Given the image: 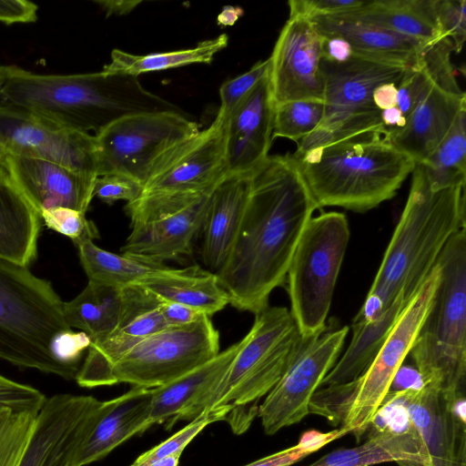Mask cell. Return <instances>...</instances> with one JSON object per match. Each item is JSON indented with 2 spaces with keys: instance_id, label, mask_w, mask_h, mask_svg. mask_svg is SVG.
Returning <instances> with one entry per match:
<instances>
[{
  "instance_id": "49",
  "label": "cell",
  "mask_w": 466,
  "mask_h": 466,
  "mask_svg": "<svg viewBox=\"0 0 466 466\" xmlns=\"http://www.w3.org/2000/svg\"><path fill=\"white\" fill-rule=\"evenodd\" d=\"M158 309L168 328L189 325L207 316L193 308L161 300Z\"/></svg>"
},
{
  "instance_id": "36",
  "label": "cell",
  "mask_w": 466,
  "mask_h": 466,
  "mask_svg": "<svg viewBox=\"0 0 466 466\" xmlns=\"http://www.w3.org/2000/svg\"><path fill=\"white\" fill-rule=\"evenodd\" d=\"M466 109L460 112L451 128L428 157L424 167L431 188L438 191L465 185Z\"/></svg>"
},
{
  "instance_id": "54",
  "label": "cell",
  "mask_w": 466,
  "mask_h": 466,
  "mask_svg": "<svg viewBox=\"0 0 466 466\" xmlns=\"http://www.w3.org/2000/svg\"><path fill=\"white\" fill-rule=\"evenodd\" d=\"M243 10L233 6H226L218 15V21L224 25H233L242 15Z\"/></svg>"
},
{
  "instance_id": "29",
  "label": "cell",
  "mask_w": 466,
  "mask_h": 466,
  "mask_svg": "<svg viewBox=\"0 0 466 466\" xmlns=\"http://www.w3.org/2000/svg\"><path fill=\"white\" fill-rule=\"evenodd\" d=\"M161 301L182 304L211 317L230 299L216 273L199 266L167 268L137 283Z\"/></svg>"
},
{
  "instance_id": "47",
  "label": "cell",
  "mask_w": 466,
  "mask_h": 466,
  "mask_svg": "<svg viewBox=\"0 0 466 466\" xmlns=\"http://www.w3.org/2000/svg\"><path fill=\"white\" fill-rule=\"evenodd\" d=\"M365 0H290L289 15L310 18L316 15H337L359 9Z\"/></svg>"
},
{
  "instance_id": "27",
  "label": "cell",
  "mask_w": 466,
  "mask_h": 466,
  "mask_svg": "<svg viewBox=\"0 0 466 466\" xmlns=\"http://www.w3.org/2000/svg\"><path fill=\"white\" fill-rule=\"evenodd\" d=\"M250 174H229L211 192L202 233V260L217 273L238 233L245 208Z\"/></svg>"
},
{
  "instance_id": "31",
  "label": "cell",
  "mask_w": 466,
  "mask_h": 466,
  "mask_svg": "<svg viewBox=\"0 0 466 466\" xmlns=\"http://www.w3.org/2000/svg\"><path fill=\"white\" fill-rule=\"evenodd\" d=\"M409 301L400 293L377 319L353 321L350 346L325 376L320 387L344 384L358 379L373 360Z\"/></svg>"
},
{
  "instance_id": "15",
  "label": "cell",
  "mask_w": 466,
  "mask_h": 466,
  "mask_svg": "<svg viewBox=\"0 0 466 466\" xmlns=\"http://www.w3.org/2000/svg\"><path fill=\"white\" fill-rule=\"evenodd\" d=\"M0 143L8 155L53 162L97 177L94 135L0 104Z\"/></svg>"
},
{
  "instance_id": "41",
  "label": "cell",
  "mask_w": 466,
  "mask_h": 466,
  "mask_svg": "<svg viewBox=\"0 0 466 466\" xmlns=\"http://www.w3.org/2000/svg\"><path fill=\"white\" fill-rule=\"evenodd\" d=\"M46 226L69 238L76 245L99 237L97 228L86 213L67 208H56L40 214Z\"/></svg>"
},
{
  "instance_id": "11",
  "label": "cell",
  "mask_w": 466,
  "mask_h": 466,
  "mask_svg": "<svg viewBox=\"0 0 466 466\" xmlns=\"http://www.w3.org/2000/svg\"><path fill=\"white\" fill-rule=\"evenodd\" d=\"M219 353V334L210 317L161 329L132 347L104 372L97 387L127 383L153 389L208 362Z\"/></svg>"
},
{
  "instance_id": "4",
  "label": "cell",
  "mask_w": 466,
  "mask_h": 466,
  "mask_svg": "<svg viewBox=\"0 0 466 466\" xmlns=\"http://www.w3.org/2000/svg\"><path fill=\"white\" fill-rule=\"evenodd\" d=\"M319 208L365 212L395 196L416 163L382 133L292 154Z\"/></svg>"
},
{
  "instance_id": "18",
  "label": "cell",
  "mask_w": 466,
  "mask_h": 466,
  "mask_svg": "<svg viewBox=\"0 0 466 466\" xmlns=\"http://www.w3.org/2000/svg\"><path fill=\"white\" fill-rule=\"evenodd\" d=\"M322 36L309 18L289 15L268 57L274 105L295 100H324Z\"/></svg>"
},
{
  "instance_id": "25",
  "label": "cell",
  "mask_w": 466,
  "mask_h": 466,
  "mask_svg": "<svg viewBox=\"0 0 466 466\" xmlns=\"http://www.w3.org/2000/svg\"><path fill=\"white\" fill-rule=\"evenodd\" d=\"M241 346V340L189 372L152 389L147 429L167 422L192 420L208 402Z\"/></svg>"
},
{
  "instance_id": "22",
  "label": "cell",
  "mask_w": 466,
  "mask_h": 466,
  "mask_svg": "<svg viewBox=\"0 0 466 466\" xmlns=\"http://www.w3.org/2000/svg\"><path fill=\"white\" fill-rule=\"evenodd\" d=\"M3 167L39 216L56 208L86 213L94 198L96 177L64 166L7 154Z\"/></svg>"
},
{
  "instance_id": "13",
  "label": "cell",
  "mask_w": 466,
  "mask_h": 466,
  "mask_svg": "<svg viewBox=\"0 0 466 466\" xmlns=\"http://www.w3.org/2000/svg\"><path fill=\"white\" fill-rule=\"evenodd\" d=\"M427 50L431 65V81L404 126L384 136L416 164L428 158L448 134L460 112L466 109V95L458 84L451 63L454 52L451 41L442 38L427 45Z\"/></svg>"
},
{
  "instance_id": "26",
  "label": "cell",
  "mask_w": 466,
  "mask_h": 466,
  "mask_svg": "<svg viewBox=\"0 0 466 466\" xmlns=\"http://www.w3.org/2000/svg\"><path fill=\"white\" fill-rule=\"evenodd\" d=\"M210 194L182 210L132 225L122 254L156 265L189 255L202 230Z\"/></svg>"
},
{
  "instance_id": "32",
  "label": "cell",
  "mask_w": 466,
  "mask_h": 466,
  "mask_svg": "<svg viewBox=\"0 0 466 466\" xmlns=\"http://www.w3.org/2000/svg\"><path fill=\"white\" fill-rule=\"evenodd\" d=\"M337 15L372 24L427 45L439 41L435 0H365L359 9Z\"/></svg>"
},
{
  "instance_id": "52",
  "label": "cell",
  "mask_w": 466,
  "mask_h": 466,
  "mask_svg": "<svg viewBox=\"0 0 466 466\" xmlns=\"http://www.w3.org/2000/svg\"><path fill=\"white\" fill-rule=\"evenodd\" d=\"M106 11V15H122L131 12L141 1H96Z\"/></svg>"
},
{
  "instance_id": "17",
  "label": "cell",
  "mask_w": 466,
  "mask_h": 466,
  "mask_svg": "<svg viewBox=\"0 0 466 466\" xmlns=\"http://www.w3.org/2000/svg\"><path fill=\"white\" fill-rule=\"evenodd\" d=\"M390 392L406 410L429 466H466L465 396L453 398L427 385Z\"/></svg>"
},
{
  "instance_id": "43",
  "label": "cell",
  "mask_w": 466,
  "mask_h": 466,
  "mask_svg": "<svg viewBox=\"0 0 466 466\" xmlns=\"http://www.w3.org/2000/svg\"><path fill=\"white\" fill-rule=\"evenodd\" d=\"M435 15L439 40L449 38L454 52L460 53L466 39V2L464 0H435Z\"/></svg>"
},
{
  "instance_id": "24",
  "label": "cell",
  "mask_w": 466,
  "mask_h": 466,
  "mask_svg": "<svg viewBox=\"0 0 466 466\" xmlns=\"http://www.w3.org/2000/svg\"><path fill=\"white\" fill-rule=\"evenodd\" d=\"M152 389L132 387L124 394L100 401L89 417L70 466L99 461L135 435L146 431Z\"/></svg>"
},
{
  "instance_id": "7",
  "label": "cell",
  "mask_w": 466,
  "mask_h": 466,
  "mask_svg": "<svg viewBox=\"0 0 466 466\" xmlns=\"http://www.w3.org/2000/svg\"><path fill=\"white\" fill-rule=\"evenodd\" d=\"M441 277L436 262L405 306L367 370L356 380L318 390L312 412L325 417L332 426L341 425L357 441L369 429L391 383L410 352L431 307Z\"/></svg>"
},
{
  "instance_id": "1",
  "label": "cell",
  "mask_w": 466,
  "mask_h": 466,
  "mask_svg": "<svg viewBox=\"0 0 466 466\" xmlns=\"http://www.w3.org/2000/svg\"><path fill=\"white\" fill-rule=\"evenodd\" d=\"M318 208L293 155L268 156L251 172L238 233L216 273L230 305L254 314L268 306Z\"/></svg>"
},
{
  "instance_id": "56",
  "label": "cell",
  "mask_w": 466,
  "mask_h": 466,
  "mask_svg": "<svg viewBox=\"0 0 466 466\" xmlns=\"http://www.w3.org/2000/svg\"><path fill=\"white\" fill-rule=\"evenodd\" d=\"M13 66L0 65V92L11 76Z\"/></svg>"
},
{
  "instance_id": "20",
  "label": "cell",
  "mask_w": 466,
  "mask_h": 466,
  "mask_svg": "<svg viewBox=\"0 0 466 466\" xmlns=\"http://www.w3.org/2000/svg\"><path fill=\"white\" fill-rule=\"evenodd\" d=\"M100 400L58 394L46 400L19 466H70L86 421Z\"/></svg>"
},
{
  "instance_id": "30",
  "label": "cell",
  "mask_w": 466,
  "mask_h": 466,
  "mask_svg": "<svg viewBox=\"0 0 466 466\" xmlns=\"http://www.w3.org/2000/svg\"><path fill=\"white\" fill-rule=\"evenodd\" d=\"M40 218L0 168V258L28 267L36 258Z\"/></svg>"
},
{
  "instance_id": "44",
  "label": "cell",
  "mask_w": 466,
  "mask_h": 466,
  "mask_svg": "<svg viewBox=\"0 0 466 466\" xmlns=\"http://www.w3.org/2000/svg\"><path fill=\"white\" fill-rule=\"evenodd\" d=\"M46 400L37 389L0 375V410L37 414Z\"/></svg>"
},
{
  "instance_id": "10",
  "label": "cell",
  "mask_w": 466,
  "mask_h": 466,
  "mask_svg": "<svg viewBox=\"0 0 466 466\" xmlns=\"http://www.w3.org/2000/svg\"><path fill=\"white\" fill-rule=\"evenodd\" d=\"M350 239L343 213L312 217L306 225L287 272L289 310L302 338L326 327L336 281Z\"/></svg>"
},
{
  "instance_id": "38",
  "label": "cell",
  "mask_w": 466,
  "mask_h": 466,
  "mask_svg": "<svg viewBox=\"0 0 466 466\" xmlns=\"http://www.w3.org/2000/svg\"><path fill=\"white\" fill-rule=\"evenodd\" d=\"M37 414L0 410V466H19Z\"/></svg>"
},
{
  "instance_id": "45",
  "label": "cell",
  "mask_w": 466,
  "mask_h": 466,
  "mask_svg": "<svg viewBox=\"0 0 466 466\" xmlns=\"http://www.w3.org/2000/svg\"><path fill=\"white\" fill-rule=\"evenodd\" d=\"M143 192V186L137 180L122 174H106L96 178L93 196L112 205L117 200L131 202Z\"/></svg>"
},
{
  "instance_id": "21",
  "label": "cell",
  "mask_w": 466,
  "mask_h": 466,
  "mask_svg": "<svg viewBox=\"0 0 466 466\" xmlns=\"http://www.w3.org/2000/svg\"><path fill=\"white\" fill-rule=\"evenodd\" d=\"M125 309L118 326L91 342L75 378L84 388H96L108 367L147 337L168 328L159 311L160 300L137 284L124 288Z\"/></svg>"
},
{
  "instance_id": "12",
  "label": "cell",
  "mask_w": 466,
  "mask_h": 466,
  "mask_svg": "<svg viewBox=\"0 0 466 466\" xmlns=\"http://www.w3.org/2000/svg\"><path fill=\"white\" fill-rule=\"evenodd\" d=\"M199 130L186 113H143L121 118L95 136L97 177L122 174L144 186L155 161Z\"/></svg>"
},
{
  "instance_id": "42",
  "label": "cell",
  "mask_w": 466,
  "mask_h": 466,
  "mask_svg": "<svg viewBox=\"0 0 466 466\" xmlns=\"http://www.w3.org/2000/svg\"><path fill=\"white\" fill-rule=\"evenodd\" d=\"M269 58L255 64L248 71L226 81L219 88L220 107L217 116L226 120L230 112L269 73Z\"/></svg>"
},
{
  "instance_id": "19",
  "label": "cell",
  "mask_w": 466,
  "mask_h": 466,
  "mask_svg": "<svg viewBox=\"0 0 466 466\" xmlns=\"http://www.w3.org/2000/svg\"><path fill=\"white\" fill-rule=\"evenodd\" d=\"M364 443L323 455L308 466H372L395 461L400 466H429V460L402 405H381Z\"/></svg>"
},
{
  "instance_id": "57",
  "label": "cell",
  "mask_w": 466,
  "mask_h": 466,
  "mask_svg": "<svg viewBox=\"0 0 466 466\" xmlns=\"http://www.w3.org/2000/svg\"><path fill=\"white\" fill-rule=\"evenodd\" d=\"M6 151L5 149L4 148L3 145L0 143V168L4 167L3 165H4V162H5V159L6 157Z\"/></svg>"
},
{
  "instance_id": "16",
  "label": "cell",
  "mask_w": 466,
  "mask_h": 466,
  "mask_svg": "<svg viewBox=\"0 0 466 466\" xmlns=\"http://www.w3.org/2000/svg\"><path fill=\"white\" fill-rule=\"evenodd\" d=\"M228 175L225 120L216 116L208 127L176 144L155 161L142 193L210 194Z\"/></svg>"
},
{
  "instance_id": "9",
  "label": "cell",
  "mask_w": 466,
  "mask_h": 466,
  "mask_svg": "<svg viewBox=\"0 0 466 466\" xmlns=\"http://www.w3.org/2000/svg\"><path fill=\"white\" fill-rule=\"evenodd\" d=\"M407 66L355 53L341 64L322 59L324 116L318 127L298 142L294 154L375 133L385 136L372 94L381 84H399Z\"/></svg>"
},
{
  "instance_id": "8",
  "label": "cell",
  "mask_w": 466,
  "mask_h": 466,
  "mask_svg": "<svg viewBox=\"0 0 466 466\" xmlns=\"http://www.w3.org/2000/svg\"><path fill=\"white\" fill-rule=\"evenodd\" d=\"M301 336L285 307L269 305L254 323L214 391L206 410H224L235 433L248 429L258 416V401L276 385Z\"/></svg>"
},
{
  "instance_id": "48",
  "label": "cell",
  "mask_w": 466,
  "mask_h": 466,
  "mask_svg": "<svg viewBox=\"0 0 466 466\" xmlns=\"http://www.w3.org/2000/svg\"><path fill=\"white\" fill-rule=\"evenodd\" d=\"M37 5L26 0H0V22L6 25L33 23L37 19Z\"/></svg>"
},
{
  "instance_id": "3",
  "label": "cell",
  "mask_w": 466,
  "mask_h": 466,
  "mask_svg": "<svg viewBox=\"0 0 466 466\" xmlns=\"http://www.w3.org/2000/svg\"><path fill=\"white\" fill-rule=\"evenodd\" d=\"M411 174L405 207L353 321L377 319L400 293L410 299L450 238L465 228V185L434 191L421 164Z\"/></svg>"
},
{
  "instance_id": "2",
  "label": "cell",
  "mask_w": 466,
  "mask_h": 466,
  "mask_svg": "<svg viewBox=\"0 0 466 466\" xmlns=\"http://www.w3.org/2000/svg\"><path fill=\"white\" fill-rule=\"evenodd\" d=\"M0 104L25 110L61 127L100 133L128 116L184 113L147 90L138 76L106 73L43 75L16 66L0 92ZM91 135V134H90Z\"/></svg>"
},
{
  "instance_id": "51",
  "label": "cell",
  "mask_w": 466,
  "mask_h": 466,
  "mask_svg": "<svg viewBox=\"0 0 466 466\" xmlns=\"http://www.w3.org/2000/svg\"><path fill=\"white\" fill-rule=\"evenodd\" d=\"M398 84L384 83L377 86L372 94L374 105L380 111L397 106Z\"/></svg>"
},
{
  "instance_id": "6",
  "label": "cell",
  "mask_w": 466,
  "mask_h": 466,
  "mask_svg": "<svg viewBox=\"0 0 466 466\" xmlns=\"http://www.w3.org/2000/svg\"><path fill=\"white\" fill-rule=\"evenodd\" d=\"M71 328L51 283L28 267L0 258V359L66 380L76 373L53 356L55 337Z\"/></svg>"
},
{
  "instance_id": "35",
  "label": "cell",
  "mask_w": 466,
  "mask_h": 466,
  "mask_svg": "<svg viewBox=\"0 0 466 466\" xmlns=\"http://www.w3.org/2000/svg\"><path fill=\"white\" fill-rule=\"evenodd\" d=\"M81 265L88 281L124 288L159 273L168 267L147 263L133 257L116 254L97 247L93 240L76 244Z\"/></svg>"
},
{
  "instance_id": "40",
  "label": "cell",
  "mask_w": 466,
  "mask_h": 466,
  "mask_svg": "<svg viewBox=\"0 0 466 466\" xmlns=\"http://www.w3.org/2000/svg\"><path fill=\"white\" fill-rule=\"evenodd\" d=\"M350 433L340 428L329 432L310 430L301 434L299 442L288 449L260 458L244 466H291L309 454L318 451L326 444Z\"/></svg>"
},
{
  "instance_id": "53",
  "label": "cell",
  "mask_w": 466,
  "mask_h": 466,
  "mask_svg": "<svg viewBox=\"0 0 466 466\" xmlns=\"http://www.w3.org/2000/svg\"><path fill=\"white\" fill-rule=\"evenodd\" d=\"M380 117L386 133L390 130L400 128L405 124V117L397 106L382 110Z\"/></svg>"
},
{
  "instance_id": "34",
  "label": "cell",
  "mask_w": 466,
  "mask_h": 466,
  "mask_svg": "<svg viewBox=\"0 0 466 466\" xmlns=\"http://www.w3.org/2000/svg\"><path fill=\"white\" fill-rule=\"evenodd\" d=\"M228 43L227 34L202 41L196 46L162 53L147 55H133L119 49L111 52V61L106 65L103 71L138 76L140 74L161 71L190 64H209L215 56Z\"/></svg>"
},
{
  "instance_id": "50",
  "label": "cell",
  "mask_w": 466,
  "mask_h": 466,
  "mask_svg": "<svg viewBox=\"0 0 466 466\" xmlns=\"http://www.w3.org/2000/svg\"><path fill=\"white\" fill-rule=\"evenodd\" d=\"M321 50L322 59L332 63H345L354 56V51L349 42L338 36H322Z\"/></svg>"
},
{
  "instance_id": "14",
  "label": "cell",
  "mask_w": 466,
  "mask_h": 466,
  "mask_svg": "<svg viewBox=\"0 0 466 466\" xmlns=\"http://www.w3.org/2000/svg\"><path fill=\"white\" fill-rule=\"evenodd\" d=\"M349 327H326L302 338L281 378L258 406V416L266 434L301 421L309 414V402L321 381L337 362Z\"/></svg>"
},
{
  "instance_id": "39",
  "label": "cell",
  "mask_w": 466,
  "mask_h": 466,
  "mask_svg": "<svg viewBox=\"0 0 466 466\" xmlns=\"http://www.w3.org/2000/svg\"><path fill=\"white\" fill-rule=\"evenodd\" d=\"M228 420V414L223 410H205L191 420L184 428L164 441L139 455L134 462L142 463L171 456L181 455L185 448L212 422Z\"/></svg>"
},
{
  "instance_id": "55",
  "label": "cell",
  "mask_w": 466,
  "mask_h": 466,
  "mask_svg": "<svg viewBox=\"0 0 466 466\" xmlns=\"http://www.w3.org/2000/svg\"><path fill=\"white\" fill-rule=\"evenodd\" d=\"M179 454H174L171 456H167L165 458L153 460L147 462L142 463H136L133 462L130 466H178L179 460H180Z\"/></svg>"
},
{
  "instance_id": "5",
  "label": "cell",
  "mask_w": 466,
  "mask_h": 466,
  "mask_svg": "<svg viewBox=\"0 0 466 466\" xmlns=\"http://www.w3.org/2000/svg\"><path fill=\"white\" fill-rule=\"evenodd\" d=\"M441 277L410 350L423 385L456 398L466 386V232L456 231L441 251Z\"/></svg>"
},
{
  "instance_id": "37",
  "label": "cell",
  "mask_w": 466,
  "mask_h": 466,
  "mask_svg": "<svg viewBox=\"0 0 466 466\" xmlns=\"http://www.w3.org/2000/svg\"><path fill=\"white\" fill-rule=\"evenodd\" d=\"M323 116L324 103L319 100H295L275 105L272 138L284 137L299 142L318 127Z\"/></svg>"
},
{
  "instance_id": "28",
  "label": "cell",
  "mask_w": 466,
  "mask_h": 466,
  "mask_svg": "<svg viewBox=\"0 0 466 466\" xmlns=\"http://www.w3.org/2000/svg\"><path fill=\"white\" fill-rule=\"evenodd\" d=\"M309 19L320 35L343 38L355 54L386 62L409 66L427 45L344 15H316Z\"/></svg>"
},
{
  "instance_id": "23",
  "label": "cell",
  "mask_w": 466,
  "mask_h": 466,
  "mask_svg": "<svg viewBox=\"0 0 466 466\" xmlns=\"http://www.w3.org/2000/svg\"><path fill=\"white\" fill-rule=\"evenodd\" d=\"M274 107L268 73L225 120L228 175L249 174L269 156Z\"/></svg>"
},
{
  "instance_id": "33",
  "label": "cell",
  "mask_w": 466,
  "mask_h": 466,
  "mask_svg": "<svg viewBox=\"0 0 466 466\" xmlns=\"http://www.w3.org/2000/svg\"><path fill=\"white\" fill-rule=\"evenodd\" d=\"M124 288L88 281L75 299L64 302L66 324L87 334L92 342L105 338L121 321L125 309Z\"/></svg>"
},
{
  "instance_id": "46",
  "label": "cell",
  "mask_w": 466,
  "mask_h": 466,
  "mask_svg": "<svg viewBox=\"0 0 466 466\" xmlns=\"http://www.w3.org/2000/svg\"><path fill=\"white\" fill-rule=\"evenodd\" d=\"M91 342V339L85 332L74 331L70 329L55 337L51 344V351L56 360L77 374L78 362Z\"/></svg>"
}]
</instances>
